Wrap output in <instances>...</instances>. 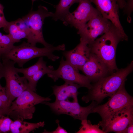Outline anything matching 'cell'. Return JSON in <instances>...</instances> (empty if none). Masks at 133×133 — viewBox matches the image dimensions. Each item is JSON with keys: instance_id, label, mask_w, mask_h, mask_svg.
<instances>
[{"instance_id": "cell-26", "label": "cell", "mask_w": 133, "mask_h": 133, "mask_svg": "<svg viewBox=\"0 0 133 133\" xmlns=\"http://www.w3.org/2000/svg\"><path fill=\"white\" fill-rule=\"evenodd\" d=\"M4 8L3 5L0 3V29L3 28L4 30L6 33L9 22L6 20L5 17L3 12Z\"/></svg>"}, {"instance_id": "cell-3", "label": "cell", "mask_w": 133, "mask_h": 133, "mask_svg": "<svg viewBox=\"0 0 133 133\" xmlns=\"http://www.w3.org/2000/svg\"><path fill=\"white\" fill-rule=\"evenodd\" d=\"M65 48V45L64 44L55 47L52 45L40 48L24 41L18 46H14L9 52L2 56L1 58L12 60L19 67H22L29 61L38 57H46L54 62L59 59L60 57L54 54L53 52L55 51H64Z\"/></svg>"}, {"instance_id": "cell-12", "label": "cell", "mask_w": 133, "mask_h": 133, "mask_svg": "<svg viewBox=\"0 0 133 133\" xmlns=\"http://www.w3.org/2000/svg\"><path fill=\"white\" fill-rule=\"evenodd\" d=\"M103 17L109 20L119 32L125 41L128 37L121 25L119 18L118 5L116 0H90Z\"/></svg>"}, {"instance_id": "cell-32", "label": "cell", "mask_w": 133, "mask_h": 133, "mask_svg": "<svg viewBox=\"0 0 133 133\" xmlns=\"http://www.w3.org/2000/svg\"><path fill=\"white\" fill-rule=\"evenodd\" d=\"M1 58L0 57V72H1L2 67V62L1 61Z\"/></svg>"}, {"instance_id": "cell-4", "label": "cell", "mask_w": 133, "mask_h": 133, "mask_svg": "<svg viewBox=\"0 0 133 133\" xmlns=\"http://www.w3.org/2000/svg\"><path fill=\"white\" fill-rule=\"evenodd\" d=\"M50 100L49 97L40 96L28 87L12 102L7 115L14 120L32 119L35 105Z\"/></svg>"}, {"instance_id": "cell-22", "label": "cell", "mask_w": 133, "mask_h": 133, "mask_svg": "<svg viewBox=\"0 0 133 133\" xmlns=\"http://www.w3.org/2000/svg\"><path fill=\"white\" fill-rule=\"evenodd\" d=\"M15 43L9 34H2L0 32V57L8 53Z\"/></svg>"}, {"instance_id": "cell-18", "label": "cell", "mask_w": 133, "mask_h": 133, "mask_svg": "<svg viewBox=\"0 0 133 133\" xmlns=\"http://www.w3.org/2000/svg\"><path fill=\"white\" fill-rule=\"evenodd\" d=\"M78 0H60L58 4L55 6L56 11L52 17L55 21L58 20H63L70 12V8L74 3H78Z\"/></svg>"}, {"instance_id": "cell-13", "label": "cell", "mask_w": 133, "mask_h": 133, "mask_svg": "<svg viewBox=\"0 0 133 133\" xmlns=\"http://www.w3.org/2000/svg\"><path fill=\"white\" fill-rule=\"evenodd\" d=\"M133 122V104H132L119 111L101 127L105 133L111 132L121 133Z\"/></svg>"}, {"instance_id": "cell-21", "label": "cell", "mask_w": 133, "mask_h": 133, "mask_svg": "<svg viewBox=\"0 0 133 133\" xmlns=\"http://www.w3.org/2000/svg\"><path fill=\"white\" fill-rule=\"evenodd\" d=\"M53 70V67L51 66H47L40 69L28 80V87L35 92L38 80L44 75L50 73Z\"/></svg>"}, {"instance_id": "cell-9", "label": "cell", "mask_w": 133, "mask_h": 133, "mask_svg": "<svg viewBox=\"0 0 133 133\" xmlns=\"http://www.w3.org/2000/svg\"><path fill=\"white\" fill-rule=\"evenodd\" d=\"M47 74L54 82L61 78L65 82L76 83L81 87H85L89 90L92 86L88 78L85 75L80 73L78 71L67 61L65 60L63 57L60 60L58 68Z\"/></svg>"}, {"instance_id": "cell-30", "label": "cell", "mask_w": 133, "mask_h": 133, "mask_svg": "<svg viewBox=\"0 0 133 133\" xmlns=\"http://www.w3.org/2000/svg\"><path fill=\"white\" fill-rule=\"evenodd\" d=\"M118 5L119 8H124L126 4V2L125 0H116Z\"/></svg>"}, {"instance_id": "cell-28", "label": "cell", "mask_w": 133, "mask_h": 133, "mask_svg": "<svg viewBox=\"0 0 133 133\" xmlns=\"http://www.w3.org/2000/svg\"><path fill=\"white\" fill-rule=\"evenodd\" d=\"M133 133V122L130 123L121 133Z\"/></svg>"}, {"instance_id": "cell-1", "label": "cell", "mask_w": 133, "mask_h": 133, "mask_svg": "<svg viewBox=\"0 0 133 133\" xmlns=\"http://www.w3.org/2000/svg\"><path fill=\"white\" fill-rule=\"evenodd\" d=\"M133 68L132 61L126 68L118 69L111 75L100 79L92 85L88 94L82 97V100L86 103L95 101L99 104L105 98L111 97L125 82L127 77L132 72Z\"/></svg>"}, {"instance_id": "cell-16", "label": "cell", "mask_w": 133, "mask_h": 133, "mask_svg": "<svg viewBox=\"0 0 133 133\" xmlns=\"http://www.w3.org/2000/svg\"><path fill=\"white\" fill-rule=\"evenodd\" d=\"M81 87L79 84L69 82H65L60 86L54 85L52 87L53 94L56 101H78V89Z\"/></svg>"}, {"instance_id": "cell-11", "label": "cell", "mask_w": 133, "mask_h": 133, "mask_svg": "<svg viewBox=\"0 0 133 133\" xmlns=\"http://www.w3.org/2000/svg\"><path fill=\"white\" fill-rule=\"evenodd\" d=\"M78 3L77 9L67 14L63 21L65 25H69L78 30L93 16L100 13L93 6L90 0H78Z\"/></svg>"}, {"instance_id": "cell-20", "label": "cell", "mask_w": 133, "mask_h": 133, "mask_svg": "<svg viewBox=\"0 0 133 133\" xmlns=\"http://www.w3.org/2000/svg\"><path fill=\"white\" fill-rule=\"evenodd\" d=\"M15 42L20 41L23 38L27 39L28 34L21 30L16 24L15 21L9 22L7 28V33Z\"/></svg>"}, {"instance_id": "cell-5", "label": "cell", "mask_w": 133, "mask_h": 133, "mask_svg": "<svg viewBox=\"0 0 133 133\" xmlns=\"http://www.w3.org/2000/svg\"><path fill=\"white\" fill-rule=\"evenodd\" d=\"M53 14V13L49 11L46 7L40 5L37 10H31L21 18L28 34L27 38L28 42L34 46H36L37 43H41L45 47L52 45L47 43L44 40L42 28L45 18L52 17Z\"/></svg>"}, {"instance_id": "cell-19", "label": "cell", "mask_w": 133, "mask_h": 133, "mask_svg": "<svg viewBox=\"0 0 133 133\" xmlns=\"http://www.w3.org/2000/svg\"><path fill=\"white\" fill-rule=\"evenodd\" d=\"M46 63V62L44 61L43 57H41L37 62L32 66L25 68H16V69L18 73L23 74V76L28 81L39 70L47 66Z\"/></svg>"}, {"instance_id": "cell-6", "label": "cell", "mask_w": 133, "mask_h": 133, "mask_svg": "<svg viewBox=\"0 0 133 133\" xmlns=\"http://www.w3.org/2000/svg\"><path fill=\"white\" fill-rule=\"evenodd\" d=\"M1 73L5 80L6 93L11 105L12 102L28 87V81L18 74L15 66V63L11 60L2 59Z\"/></svg>"}, {"instance_id": "cell-2", "label": "cell", "mask_w": 133, "mask_h": 133, "mask_svg": "<svg viewBox=\"0 0 133 133\" xmlns=\"http://www.w3.org/2000/svg\"><path fill=\"white\" fill-rule=\"evenodd\" d=\"M125 40L121 34L114 25L107 32L96 39L88 46L90 52L99 58L106 65L112 73L118 70L116 55L119 42Z\"/></svg>"}, {"instance_id": "cell-27", "label": "cell", "mask_w": 133, "mask_h": 133, "mask_svg": "<svg viewBox=\"0 0 133 133\" xmlns=\"http://www.w3.org/2000/svg\"><path fill=\"white\" fill-rule=\"evenodd\" d=\"M58 127L54 131H48L46 130H45L44 131L43 133H67L68 132L66 130L63 128L61 127L59 124V122H58Z\"/></svg>"}, {"instance_id": "cell-33", "label": "cell", "mask_w": 133, "mask_h": 133, "mask_svg": "<svg viewBox=\"0 0 133 133\" xmlns=\"http://www.w3.org/2000/svg\"><path fill=\"white\" fill-rule=\"evenodd\" d=\"M32 0V4H33V2H34V1H35V0Z\"/></svg>"}, {"instance_id": "cell-31", "label": "cell", "mask_w": 133, "mask_h": 133, "mask_svg": "<svg viewBox=\"0 0 133 133\" xmlns=\"http://www.w3.org/2000/svg\"><path fill=\"white\" fill-rule=\"evenodd\" d=\"M7 112L3 109L0 108V115H7Z\"/></svg>"}, {"instance_id": "cell-17", "label": "cell", "mask_w": 133, "mask_h": 133, "mask_svg": "<svg viewBox=\"0 0 133 133\" xmlns=\"http://www.w3.org/2000/svg\"><path fill=\"white\" fill-rule=\"evenodd\" d=\"M45 121L32 123L19 119L13 121L10 125V133H29L32 131L44 127Z\"/></svg>"}, {"instance_id": "cell-7", "label": "cell", "mask_w": 133, "mask_h": 133, "mask_svg": "<svg viewBox=\"0 0 133 133\" xmlns=\"http://www.w3.org/2000/svg\"><path fill=\"white\" fill-rule=\"evenodd\" d=\"M124 82L116 92L104 104L97 105L93 113H97L101 116V121L98 124L102 126L109 119L124 107L133 104V97L127 92Z\"/></svg>"}, {"instance_id": "cell-14", "label": "cell", "mask_w": 133, "mask_h": 133, "mask_svg": "<svg viewBox=\"0 0 133 133\" xmlns=\"http://www.w3.org/2000/svg\"><path fill=\"white\" fill-rule=\"evenodd\" d=\"M81 70L91 82L97 81L110 72L106 65L99 58L91 52L88 60Z\"/></svg>"}, {"instance_id": "cell-15", "label": "cell", "mask_w": 133, "mask_h": 133, "mask_svg": "<svg viewBox=\"0 0 133 133\" xmlns=\"http://www.w3.org/2000/svg\"><path fill=\"white\" fill-rule=\"evenodd\" d=\"M91 53L87 42L80 38V43L74 49L63 52L66 60L79 71L88 60Z\"/></svg>"}, {"instance_id": "cell-8", "label": "cell", "mask_w": 133, "mask_h": 133, "mask_svg": "<svg viewBox=\"0 0 133 133\" xmlns=\"http://www.w3.org/2000/svg\"><path fill=\"white\" fill-rule=\"evenodd\" d=\"M42 103L49 106L54 112L58 115L65 114L69 115L75 119L81 121L87 119L89 114L93 113V111L98 103L95 101L86 107L81 106L78 101H56L53 102L44 101Z\"/></svg>"}, {"instance_id": "cell-23", "label": "cell", "mask_w": 133, "mask_h": 133, "mask_svg": "<svg viewBox=\"0 0 133 133\" xmlns=\"http://www.w3.org/2000/svg\"><path fill=\"white\" fill-rule=\"evenodd\" d=\"M82 126L77 133H105L102 130L99 128L100 125H92L89 120L87 119L81 121Z\"/></svg>"}, {"instance_id": "cell-24", "label": "cell", "mask_w": 133, "mask_h": 133, "mask_svg": "<svg viewBox=\"0 0 133 133\" xmlns=\"http://www.w3.org/2000/svg\"><path fill=\"white\" fill-rule=\"evenodd\" d=\"M1 73L0 72V108L5 111L7 114L10 106L7 97L5 87H2L0 83V80L2 78Z\"/></svg>"}, {"instance_id": "cell-25", "label": "cell", "mask_w": 133, "mask_h": 133, "mask_svg": "<svg viewBox=\"0 0 133 133\" xmlns=\"http://www.w3.org/2000/svg\"><path fill=\"white\" fill-rule=\"evenodd\" d=\"M13 121L8 116L0 115V133L10 132V125Z\"/></svg>"}, {"instance_id": "cell-29", "label": "cell", "mask_w": 133, "mask_h": 133, "mask_svg": "<svg viewBox=\"0 0 133 133\" xmlns=\"http://www.w3.org/2000/svg\"><path fill=\"white\" fill-rule=\"evenodd\" d=\"M133 0H127L124 8L126 11H132L133 7Z\"/></svg>"}, {"instance_id": "cell-10", "label": "cell", "mask_w": 133, "mask_h": 133, "mask_svg": "<svg viewBox=\"0 0 133 133\" xmlns=\"http://www.w3.org/2000/svg\"><path fill=\"white\" fill-rule=\"evenodd\" d=\"M113 26L110 21L100 13L92 17L87 23L78 30L77 33L89 45L99 36L108 32Z\"/></svg>"}]
</instances>
